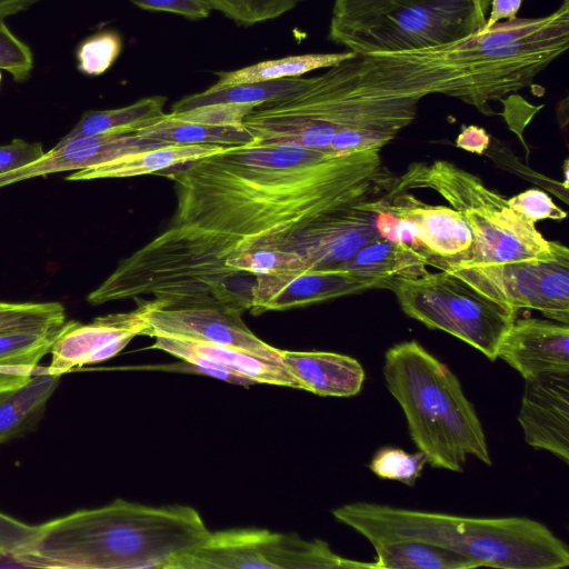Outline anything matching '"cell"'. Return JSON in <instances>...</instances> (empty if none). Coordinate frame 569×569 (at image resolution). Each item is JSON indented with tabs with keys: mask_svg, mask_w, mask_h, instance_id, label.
Returning <instances> with one entry per match:
<instances>
[{
	"mask_svg": "<svg viewBox=\"0 0 569 569\" xmlns=\"http://www.w3.org/2000/svg\"><path fill=\"white\" fill-rule=\"evenodd\" d=\"M489 4L490 0H390L359 26L329 28V39L356 53L442 46L478 32Z\"/></svg>",
	"mask_w": 569,
	"mask_h": 569,
	"instance_id": "8",
	"label": "cell"
},
{
	"mask_svg": "<svg viewBox=\"0 0 569 569\" xmlns=\"http://www.w3.org/2000/svg\"><path fill=\"white\" fill-rule=\"evenodd\" d=\"M33 68V54L28 44L21 41L0 19V70L11 74L14 81H26Z\"/></svg>",
	"mask_w": 569,
	"mask_h": 569,
	"instance_id": "36",
	"label": "cell"
},
{
	"mask_svg": "<svg viewBox=\"0 0 569 569\" xmlns=\"http://www.w3.org/2000/svg\"><path fill=\"white\" fill-rule=\"evenodd\" d=\"M448 272L496 302L569 325V254Z\"/></svg>",
	"mask_w": 569,
	"mask_h": 569,
	"instance_id": "11",
	"label": "cell"
},
{
	"mask_svg": "<svg viewBox=\"0 0 569 569\" xmlns=\"http://www.w3.org/2000/svg\"><path fill=\"white\" fill-rule=\"evenodd\" d=\"M169 143L133 133L101 134L72 140L50 150L60 172L77 171Z\"/></svg>",
	"mask_w": 569,
	"mask_h": 569,
	"instance_id": "25",
	"label": "cell"
},
{
	"mask_svg": "<svg viewBox=\"0 0 569 569\" xmlns=\"http://www.w3.org/2000/svg\"><path fill=\"white\" fill-rule=\"evenodd\" d=\"M523 0H490L491 10L479 33L488 32L496 23L517 18Z\"/></svg>",
	"mask_w": 569,
	"mask_h": 569,
	"instance_id": "44",
	"label": "cell"
},
{
	"mask_svg": "<svg viewBox=\"0 0 569 569\" xmlns=\"http://www.w3.org/2000/svg\"><path fill=\"white\" fill-rule=\"evenodd\" d=\"M166 102V97L152 96L122 108L86 111L56 147L83 137L137 132L164 116Z\"/></svg>",
	"mask_w": 569,
	"mask_h": 569,
	"instance_id": "26",
	"label": "cell"
},
{
	"mask_svg": "<svg viewBox=\"0 0 569 569\" xmlns=\"http://www.w3.org/2000/svg\"><path fill=\"white\" fill-rule=\"evenodd\" d=\"M389 290L408 317L462 340L492 361L518 312L446 270L398 279Z\"/></svg>",
	"mask_w": 569,
	"mask_h": 569,
	"instance_id": "9",
	"label": "cell"
},
{
	"mask_svg": "<svg viewBox=\"0 0 569 569\" xmlns=\"http://www.w3.org/2000/svg\"><path fill=\"white\" fill-rule=\"evenodd\" d=\"M426 463L427 457L419 450L409 453L399 448L383 447L372 457L369 469L382 479L400 481L412 487Z\"/></svg>",
	"mask_w": 569,
	"mask_h": 569,
	"instance_id": "35",
	"label": "cell"
},
{
	"mask_svg": "<svg viewBox=\"0 0 569 569\" xmlns=\"http://www.w3.org/2000/svg\"><path fill=\"white\" fill-rule=\"evenodd\" d=\"M357 54L351 50H346L343 52L306 53L264 60L240 69L216 72L218 81L213 87L222 88L249 82L298 78L310 71L338 66Z\"/></svg>",
	"mask_w": 569,
	"mask_h": 569,
	"instance_id": "27",
	"label": "cell"
},
{
	"mask_svg": "<svg viewBox=\"0 0 569 569\" xmlns=\"http://www.w3.org/2000/svg\"><path fill=\"white\" fill-rule=\"evenodd\" d=\"M390 0H335L329 28H352L380 13Z\"/></svg>",
	"mask_w": 569,
	"mask_h": 569,
	"instance_id": "39",
	"label": "cell"
},
{
	"mask_svg": "<svg viewBox=\"0 0 569 569\" xmlns=\"http://www.w3.org/2000/svg\"><path fill=\"white\" fill-rule=\"evenodd\" d=\"M160 301H140L128 312L94 318L89 323L66 321L51 350L48 372L62 375L76 367L97 363L117 356L149 327L148 316Z\"/></svg>",
	"mask_w": 569,
	"mask_h": 569,
	"instance_id": "12",
	"label": "cell"
},
{
	"mask_svg": "<svg viewBox=\"0 0 569 569\" xmlns=\"http://www.w3.org/2000/svg\"><path fill=\"white\" fill-rule=\"evenodd\" d=\"M525 441L569 461V371L525 379L518 415Z\"/></svg>",
	"mask_w": 569,
	"mask_h": 569,
	"instance_id": "15",
	"label": "cell"
},
{
	"mask_svg": "<svg viewBox=\"0 0 569 569\" xmlns=\"http://www.w3.org/2000/svg\"><path fill=\"white\" fill-rule=\"evenodd\" d=\"M431 189L458 210L469 224L473 241L468 256L442 270L490 268L510 262L549 260L569 254L566 246L547 240L480 178L447 160L408 166L396 178L392 192Z\"/></svg>",
	"mask_w": 569,
	"mask_h": 569,
	"instance_id": "7",
	"label": "cell"
},
{
	"mask_svg": "<svg viewBox=\"0 0 569 569\" xmlns=\"http://www.w3.org/2000/svg\"><path fill=\"white\" fill-rule=\"evenodd\" d=\"M308 79L301 77L286 78L222 88L211 86L202 92L183 97L172 106L171 112H181L216 103L260 106L293 94L307 84Z\"/></svg>",
	"mask_w": 569,
	"mask_h": 569,
	"instance_id": "29",
	"label": "cell"
},
{
	"mask_svg": "<svg viewBox=\"0 0 569 569\" xmlns=\"http://www.w3.org/2000/svg\"><path fill=\"white\" fill-rule=\"evenodd\" d=\"M153 338L156 341L152 348L166 351L177 358L182 353L198 355L217 361L252 383H268L299 389L298 382L278 361L229 346L167 336Z\"/></svg>",
	"mask_w": 569,
	"mask_h": 569,
	"instance_id": "20",
	"label": "cell"
},
{
	"mask_svg": "<svg viewBox=\"0 0 569 569\" xmlns=\"http://www.w3.org/2000/svg\"><path fill=\"white\" fill-rule=\"evenodd\" d=\"M497 358L523 379L569 371V325L551 319L516 318L499 346Z\"/></svg>",
	"mask_w": 569,
	"mask_h": 569,
	"instance_id": "18",
	"label": "cell"
},
{
	"mask_svg": "<svg viewBox=\"0 0 569 569\" xmlns=\"http://www.w3.org/2000/svg\"><path fill=\"white\" fill-rule=\"evenodd\" d=\"M64 321V307L59 302L0 301V333Z\"/></svg>",
	"mask_w": 569,
	"mask_h": 569,
	"instance_id": "33",
	"label": "cell"
},
{
	"mask_svg": "<svg viewBox=\"0 0 569 569\" xmlns=\"http://www.w3.org/2000/svg\"><path fill=\"white\" fill-rule=\"evenodd\" d=\"M227 148L219 144H168L73 171L66 179L76 181L150 174L221 153Z\"/></svg>",
	"mask_w": 569,
	"mask_h": 569,
	"instance_id": "21",
	"label": "cell"
},
{
	"mask_svg": "<svg viewBox=\"0 0 569 569\" xmlns=\"http://www.w3.org/2000/svg\"><path fill=\"white\" fill-rule=\"evenodd\" d=\"M381 149L330 152L242 144L170 173L173 224L238 239L237 250L279 247L292 234L392 190Z\"/></svg>",
	"mask_w": 569,
	"mask_h": 569,
	"instance_id": "1",
	"label": "cell"
},
{
	"mask_svg": "<svg viewBox=\"0 0 569 569\" xmlns=\"http://www.w3.org/2000/svg\"><path fill=\"white\" fill-rule=\"evenodd\" d=\"M60 377L43 368L24 386L0 391V443L21 437L37 426Z\"/></svg>",
	"mask_w": 569,
	"mask_h": 569,
	"instance_id": "24",
	"label": "cell"
},
{
	"mask_svg": "<svg viewBox=\"0 0 569 569\" xmlns=\"http://www.w3.org/2000/svg\"><path fill=\"white\" fill-rule=\"evenodd\" d=\"M376 569H471L478 566L463 555L420 540L375 545Z\"/></svg>",
	"mask_w": 569,
	"mask_h": 569,
	"instance_id": "30",
	"label": "cell"
},
{
	"mask_svg": "<svg viewBox=\"0 0 569 569\" xmlns=\"http://www.w3.org/2000/svg\"><path fill=\"white\" fill-rule=\"evenodd\" d=\"M209 535L191 507L116 499L39 525L11 558L30 568L172 569Z\"/></svg>",
	"mask_w": 569,
	"mask_h": 569,
	"instance_id": "2",
	"label": "cell"
},
{
	"mask_svg": "<svg viewBox=\"0 0 569 569\" xmlns=\"http://www.w3.org/2000/svg\"><path fill=\"white\" fill-rule=\"evenodd\" d=\"M64 322L0 333V391L24 386L43 369L38 365L50 352Z\"/></svg>",
	"mask_w": 569,
	"mask_h": 569,
	"instance_id": "22",
	"label": "cell"
},
{
	"mask_svg": "<svg viewBox=\"0 0 569 569\" xmlns=\"http://www.w3.org/2000/svg\"><path fill=\"white\" fill-rule=\"evenodd\" d=\"M138 136L169 144L242 146L254 142L252 133L240 126H213L176 119L164 113L156 122L138 130Z\"/></svg>",
	"mask_w": 569,
	"mask_h": 569,
	"instance_id": "28",
	"label": "cell"
},
{
	"mask_svg": "<svg viewBox=\"0 0 569 569\" xmlns=\"http://www.w3.org/2000/svg\"><path fill=\"white\" fill-rule=\"evenodd\" d=\"M335 71L351 98L389 113L412 111L439 93L490 114V103L505 94L500 69L478 36L423 49L358 53Z\"/></svg>",
	"mask_w": 569,
	"mask_h": 569,
	"instance_id": "5",
	"label": "cell"
},
{
	"mask_svg": "<svg viewBox=\"0 0 569 569\" xmlns=\"http://www.w3.org/2000/svg\"><path fill=\"white\" fill-rule=\"evenodd\" d=\"M47 152L40 142H27L16 138L0 146V176L30 167L41 160Z\"/></svg>",
	"mask_w": 569,
	"mask_h": 569,
	"instance_id": "40",
	"label": "cell"
},
{
	"mask_svg": "<svg viewBox=\"0 0 569 569\" xmlns=\"http://www.w3.org/2000/svg\"><path fill=\"white\" fill-rule=\"evenodd\" d=\"M238 239L172 224L131 256L87 297L97 306L152 295L161 308L221 306L241 315L251 302L249 273L227 266Z\"/></svg>",
	"mask_w": 569,
	"mask_h": 569,
	"instance_id": "3",
	"label": "cell"
},
{
	"mask_svg": "<svg viewBox=\"0 0 569 569\" xmlns=\"http://www.w3.org/2000/svg\"><path fill=\"white\" fill-rule=\"evenodd\" d=\"M383 198L395 214L412 222L431 266L442 270L468 256L473 234L458 210L425 203L407 191H389Z\"/></svg>",
	"mask_w": 569,
	"mask_h": 569,
	"instance_id": "17",
	"label": "cell"
},
{
	"mask_svg": "<svg viewBox=\"0 0 569 569\" xmlns=\"http://www.w3.org/2000/svg\"><path fill=\"white\" fill-rule=\"evenodd\" d=\"M370 289L376 286L340 268L262 274L257 276L253 283L250 311L260 315L286 310Z\"/></svg>",
	"mask_w": 569,
	"mask_h": 569,
	"instance_id": "16",
	"label": "cell"
},
{
	"mask_svg": "<svg viewBox=\"0 0 569 569\" xmlns=\"http://www.w3.org/2000/svg\"><path fill=\"white\" fill-rule=\"evenodd\" d=\"M136 7L156 12H169L188 20H202L210 16L212 8L206 0H130Z\"/></svg>",
	"mask_w": 569,
	"mask_h": 569,
	"instance_id": "41",
	"label": "cell"
},
{
	"mask_svg": "<svg viewBox=\"0 0 569 569\" xmlns=\"http://www.w3.org/2000/svg\"><path fill=\"white\" fill-rule=\"evenodd\" d=\"M38 526L21 522L0 512V551L11 557L27 546L36 536Z\"/></svg>",
	"mask_w": 569,
	"mask_h": 569,
	"instance_id": "42",
	"label": "cell"
},
{
	"mask_svg": "<svg viewBox=\"0 0 569 569\" xmlns=\"http://www.w3.org/2000/svg\"><path fill=\"white\" fill-rule=\"evenodd\" d=\"M507 203L526 220L535 224L540 220H562L567 217V212L559 208L545 191L539 189L522 191L508 198Z\"/></svg>",
	"mask_w": 569,
	"mask_h": 569,
	"instance_id": "38",
	"label": "cell"
},
{
	"mask_svg": "<svg viewBox=\"0 0 569 569\" xmlns=\"http://www.w3.org/2000/svg\"><path fill=\"white\" fill-rule=\"evenodd\" d=\"M369 202H359L317 221L289 237L279 249L297 254L306 270L341 267L362 247L381 238Z\"/></svg>",
	"mask_w": 569,
	"mask_h": 569,
	"instance_id": "13",
	"label": "cell"
},
{
	"mask_svg": "<svg viewBox=\"0 0 569 569\" xmlns=\"http://www.w3.org/2000/svg\"><path fill=\"white\" fill-rule=\"evenodd\" d=\"M1 80H2V73H1V70H0V86H1Z\"/></svg>",
	"mask_w": 569,
	"mask_h": 569,
	"instance_id": "45",
	"label": "cell"
},
{
	"mask_svg": "<svg viewBox=\"0 0 569 569\" xmlns=\"http://www.w3.org/2000/svg\"><path fill=\"white\" fill-rule=\"evenodd\" d=\"M226 263L241 272L254 276L306 270L303 262L297 254L269 247L249 250L236 249L227 258Z\"/></svg>",
	"mask_w": 569,
	"mask_h": 569,
	"instance_id": "31",
	"label": "cell"
},
{
	"mask_svg": "<svg viewBox=\"0 0 569 569\" xmlns=\"http://www.w3.org/2000/svg\"><path fill=\"white\" fill-rule=\"evenodd\" d=\"M122 50L121 36L114 30H103L86 38L76 51L78 70L90 77L107 72Z\"/></svg>",
	"mask_w": 569,
	"mask_h": 569,
	"instance_id": "34",
	"label": "cell"
},
{
	"mask_svg": "<svg viewBox=\"0 0 569 569\" xmlns=\"http://www.w3.org/2000/svg\"><path fill=\"white\" fill-rule=\"evenodd\" d=\"M239 26L251 27L279 18L306 0H206Z\"/></svg>",
	"mask_w": 569,
	"mask_h": 569,
	"instance_id": "32",
	"label": "cell"
},
{
	"mask_svg": "<svg viewBox=\"0 0 569 569\" xmlns=\"http://www.w3.org/2000/svg\"><path fill=\"white\" fill-rule=\"evenodd\" d=\"M361 569L376 568L335 553L322 540L246 528L210 532L172 569Z\"/></svg>",
	"mask_w": 569,
	"mask_h": 569,
	"instance_id": "10",
	"label": "cell"
},
{
	"mask_svg": "<svg viewBox=\"0 0 569 569\" xmlns=\"http://www.w3.org/2000/svg\"><path fill=\"white\" fill-rule=\"evenodd\" d=\"M456 144L458 148L469 152L481 154L490 144L489 133L478 126H463L459 133Z\"/></svg>",
	"mask_w": 569,
	"mask_h": 569,
	"instance_id": "43",
	"label": "cell"
},
{
	"mask_svg": "<svg viewBox=\"0 0 569 569\" xmlns=\"http://www.w3.org/2000/svg\"><path fill=\"white\" fill-rule=\"evenodd\" d=\"M279 361L299 389L318 396H356L365 381L360 362L341 353L281 350Z\"/></svg>",
	"mask_w": 569,
	"mask_h": 569,
	"instance_id": "19",
	"label": "cell"
},
{
	"mask_svg": "<svg viewBox=\"0 0 569 569\" xmlns=\"http://www.w3.org/2000/svg\"><path fill=\"white\" fill-rule=\"evenodd\" d=\"M161 307L160 302L150 311L149 327L144 336H167L229 346L280 362L281 350L253 335L239 313L211 305Z\"/></svg>",
	"mask_w": 569,
	"mask_h": 569,
	"instance_id": "14",
	"label": "cell"
},
{
	"mask_svg": "<svg viewBox=\"0 0 569 569\" xmlns=\"http://www.w3.org/2000/svg\"><path fill=\"white\" fill-rule=\"evenodd\" d=\"M332 515L372 546L420 540L463 555L478 567L560 569L569 565L568 546L546 525L527 517H460L365 501L338 507Z\"/></svg>",
	"mask_w": 569,
	"mask_h": 569,
	"instance_id": "4",
	"label": "cell"
},
{
	"mask_svg": "<svg viewBox=\"0 0 569 569\" xmlns=\"http://www.w3.org/2000/svg\"><path fill=\"white\" fill-rule=\"evenodd\" d=\"M254 104L216 103L208 104L181 112H170L176 119L196 121L213 126H240Z\"/></svg>",
	"mask_w": 569,
	"mask_h": 569,
	"instance_id": "37",
	"label": "cell"
},
{
	"mask_svg": "<svg viewBox=\"0 0 569 569\" xmlns=\"http://www.w3.org/2000/svg\"><path fill=\"white\" fill-rule=\"evenodd\" d=\"M428 264V260L411 248L379 238L362 247L339 268L373 283L376 289H389L398 279L423 274Z\"/></svg>",
	"mask_w": 569,
	"mask_h": 569,
	"instance_id": "23",
	"label": "cell"
},
{
	"mask_svg": "<svg viewBox=\"0 0 569 569\" xmlns=\"http://www.w3.org/2000/svg\"><path fill=\"white\" fill-rule=\"evenodd\" d=\"M382 373L427 463L462 472L467 456L471 455L491 465L480 419L447 365L411 340L387 350Z\"/></svg>",
	"mask_w": 569,
	"mask_h": 569,
	"instance_id": "6",
	"label": "cell"
}]
</instances>
